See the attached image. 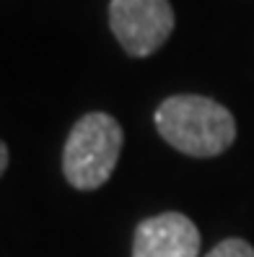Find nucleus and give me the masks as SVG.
<instances>
[{
  "label": "nucleus",
  "mask_w": 254,
  "mask_h": 257,
  "mask_svg": "<svg viewBox=\"0 0 254 257\" xmlns=\"http://www.w3.org/2000/svg\"><path fill=\"white\" fill-rule=\"evenodd\" d=\"M156 130L179 154L213 159L236 141V119L220 101L200 94H176L158 104Z\"/></svg>",
  "instance_id": "obj_1"
},
{
  "label": "nucleus",
  "mask_w": 254,
  "mask_h": 257,
  "mask_svg": "<svg viewBox=\"0 0 254 257\" xmlns=\"http://www.w3.org/2000/svg\"><path fill=\"white\" fill-rule=\"evenodd\" d=\"M125 146L122 125L107 112L83 114L63 148V174L70 187L91 192L109 182Z\"/></svg>",
  "instance_id": "obj_2"
},
{
  "label": "nucleus",
  "mask_w": 254,
  "mask_h": 257,
  "mask_svg": "<svg viewBox=\"0 0 254 257\" xmlns=\"http://www.w3.org/2000/svg\"><path fill=\"white\" fill-rule=\"evenodd\" d=\"M109 29L130 57L158 52L174 32L169 0H112Z\"/></svg>",
  "instance_id": "obj_3"
},
{
  "label": "nucleus",
  "mask_w": 254,
  "mask_h": 257,
  "mask_svg": "<svg viewBox=\"0 0 254 257\" xmlns=\"http://www.w3.org/2000/svg\"><path fill=\"white\" fill-rule=\"evenodd\" d=\"M132 257H200V231L176 210L143 218L132 236Z\"/></svg>",
  "instance_id": "obj_4"
},
{
  "label": "nucleus",
  "mask_w": 254,
  "mask_h": 257,
  "mask_svg": "<svg viewBox=\"0 0 254 257\" xmlns=\"http://www.w3.org/2000/svg\"><path fill=\"white\" fill-rule=\"evenodd\" d=\"M205 257H254V247L249 244L246 239L231 236V239L218 241V244L207 252Z\"/></svg>",
  "instance_id": "obj_5"
},
{
  "label": "nucleus",
  "mask_w": 254,
  "mask_h": 257,
  "mask_svg": "<svg viewBox=\"0 0 254 257\" xmlns=\"http://www.w3.org/2000/svg\"><path fill=\"white\" fill-rule=\"evenodd\" d=\"M8 146L3 143V141H0V177H3V172H6V166H8Z\"/></svg>",
  "instance_id": "obj_6"
}]
</instances>
